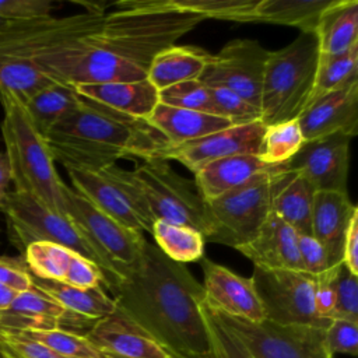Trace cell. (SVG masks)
I'll list each match as a JSON object with an SVG mask.
<instances>
[{
	"label": "cell",
	"mask_w": 358,
	"mask_h": 358,
	"mask_svg": "<svg viewBox=\"0 0 358 358\" xmlns=\"http://www.w3.org/2000/svg\"><path fill=\"white\" fill-rule=\"evenodd\" d=\"M115 6L88 29L62 20L38 25L0 59L32 63L53 81L71 87L137 81L147 77L158 52L204 21L173 0H120Z\"/></svg>",
	"instance_id": "obj_1"
},
{
	"label": "cell",
	"mask_w": 358,
	"mask_h": 358,
	"mask_svg": "<svg viewBox=\"0 0 358 358\" xmlns=\"http://www.w3.org/2000/svg\"><path fill=\"white\" fill-rule=\"evenodd\" d=\"M112 292L116 308L151 334L175 358H211L200 312L203 285L185 264L145 242L141 259L119 270Z\"/></svg>",
	"instance_id": "obj_2"
},
{
	"label": "cell",
	"mask_w": 358,
	"mask_h": 358,
	"mask_svg": "<svg viewBox=\"0 0 358 358\" xmlns=\"http://www.w3.org/2000/svg\"><path fill=\"white\" fill-rule=\"evenodd\" d=\"M45 141L55 161L80 171H102L129 157L152 159L168 144L145 120L84 96L48 131Z\"/></svg>",
	"instance_id": "obj_3"
},
{
	"label": "cell",
	"mask_w": 358,
	"mask_h": 358,
	"mask_svg": "<svg viewBox=\"0 0 358 358\" xmlns=\"http://www.w3.org/2000/svg\"><path fill=\"white\" fill-rule=\"evenodd\" d=\"M0 102L4 110L1 134L14 190L27 193L46 208L64 215V183L45 138L32 124L22 103L6 94H0Z\"/></svg>",
	"instance_id": "obj_4"
},
{
	"label": "cell",
	"mask_w": 358,
	"mask_h": 358,
	"mask_svg": "<svg viewBox=\"0 0 358 358\" xmlns=\"http://www.w3.org/2000/svg\"><path fill=\"white\" fill-rule=\"evenodd\" d=\"M319 55L316 35L302 32L287 46L270 52L260 98L264 126L298 119L309 105Z\"/></svg>",
	"instance_id": "obj_5"
},
{
	"label": "cell",
	"mask_w": 358,
	"mask_h": 358,
	"mask_svg": "<svg viewBox=\"0 0 358 358\" xmlns=\"http://www.w3.org/2000/svg\"><path fill=\"white\" fill-rule=\"evenodd\" d=\"M0 213L6 218L10 239L21 250L35 242L56 243L94 262L102 273L103 289L116 280L110 266L67 215L55 213L35 197L17 190L6 194Z\"/></svg>",
	"instance_id": "obj_6"
},
{
	"label": "cell",
	"mask_w": 358,
	"mask_h": 358,
	"mask_svg": "<svg viewBox=\"0 0 358 358\" xmlns=\"http://www.w3.org/2000/svg\"><path fill=\"white\" fill-rule=\"evenodd\" d=\"M277 169L278 165L217 199L203 201L204 241L236 250L248 243L271 213Z\"/></svg>",
	"instance_id": "obj_7"
},
{
	"label": "cell",
	"mask_w": 358,
	"mask_h": 358,
	"mask_svg": "<svg viewBox=\"0 0 358 358\" xmlns=\"http://www.w3.org/2000/svg\"><path fill=\"white\" fill-rule=\"evenodd\" d=\"M131 175L154 221L183 224L203 234V200L194 182L178 175L168 161L161 158L144 161Z\"/></svg>",
	"instance_id": "obj_8"
},
{
	"label": "cell",
	"mask_w": 358,
	"mask_h": 358,
	"mask_svg": "<svg viewBox=\"0 0 358 358\" xmlns=\"http://www.w3.org/2000/svg\"><path fill=\"white\" fill-rule=\"evenodd\" d=\"M252 282L260 299L264 319L281 326L302 324L327 329L315 306V275L296 270L255 267Z\"/></svg>",
	"instance_id": "obj_9"
},
{
	"label": "cell",
	"mask_w": 358,
	"mask_h": 358,
	"mask_svg": "<svg viewBox=\"0 0 358 358\" xmlns=\"http://www.w3.org/2000/svg\"><path fill=\"white\" fill-rule=\"evenodd\" d=\"M63 204L64 215L85 235L115 271L116 278L120 268L130 267L141 259L147 242L141 231L127 228L99 211L67 185L63 186Z\"/></svg>",
	"instance_id": "obj_10"
},
{
	"label": "cell",
	"mask_w": 358,
	"mask_h": 358,
	"mask_svg": "<svg viewBox=\"0 0 358 358\" xmlns=\"http://www.w3.org/2000/svg\"><path fill=\"white\" fill-rule=\"evenodd\" d=\"M213 310L255 358H333L326 345V329L302 324L281 326L266 319L250 322Z\"/></svg>",
	"instance_id": "obj_11"
},
{
	"label": "cell",
	"mask_w": 358,
	"mask_h": 358,
	"mask_svg": "<svg viewBox=\"0 0 358 358\" xmlns=\"http://www.w3.org/2000/svg\"><path fill=\"white\" fill-rule=\"evenodd\" d=\"M270 50L255 39L228 42L199 77L206 85H222L260 110L262 85Z\"/></svg>",
	"instance_id": "obj_12"
},
{
	"label": "cell",
	"mask_w": 358,
	"mask_h": 358,
	"mask_svg": "<svg viewBox=\"0 0 358 358\" xmlns=\"http://www.w3.org/2000/svg\"><path fill=\"white\" fill-rule=\"evenodd\" d=\"M264 124L257 120L246 124H234L196 140L180 144H166L159 148L154 158L173 159L196 173L206 165L232 155H259Z\"/></svg>",
	"instance_id": "obj_13"
},
{
	"label": "cell",
	"mask_w": 358,
	"mask_h": 358,
	"mask_svg": "<svg viewBox=\"0 0 358 358\" xmlns=\"http://www.w3.org/2000/svg\"><path fill=\"white\" fill-rule=\"evenodd\" d=\"M351 137L334 134L305 141L285 169L299 172L315 192H347Z\"/></svg>",
	"instance_id": "obj_14"
},
{
	"label": "cell",
	"mask_w": 358,
	"mask_h": 358,
	"mask_svg": "<svg viewBox=\"0 0 358 358\" xmlns=\"http://www.w3.org/2000/svg\"><path fill=\"white\" fill-rule=\"evenodd\" d=\"M94 322L67 312L56 301L36 288L20 292L0 310V331L27 333L62 329L85 336Z\"/></svg>",
	"instance_id": "obj_15"
},
{
	"label": "cell",
	"mask_w": 358,
	"mask_h": 358,
	"mask_svg": "<svg viewBox=\"0 0 358 358\" xmlns=\"http://www.w3.org/2000/svg\"><path fill=\"white\" fill-rule=\"evenodd\" d=\"M200 262L204 274L201 284L204 301L213 309L250 322L264 320V312L250 277H242L207 257Z\"/></svg>",
	"instance_id": "obj_16"
},
{
	"label": "cell",
	"mask_w": 358,
	"mask_h": 358,
	"mask_svg": "<svg viewBox=\"0 0 358 358\" xmlns=\"http://www.w3.org/2000/svg\"><path fill=\"white\" fill-rule=\"evenodd\" d=\"M85 337L105 358H171L172 355L143 327L117 308L92 323Z\"/></svg>",
	"instance_id": "obj_17"
},
{
	"label": "cell",
	"mask_w": 358,
	"mask_h": 358,
	"mask_svg": "<svg viewBox=\"0 0 358 358\" xmlns=\"http://www.w3.org/2000/svg\"><path fill=\"white\" fill-rule=\"evenodd\" d=\"M296 120L305 141L334 134L352 138L358 127V81L316 98Z\"/></svg>",
	"instance_id": "obj_18"
},
{
	"label": "cell",
	"mask_w": 358,
	"mask_h": 358,
	"mask_svg": "<svg viewBox=\"0 0 358 358\" xmlns=\"http://www.w3.org/2000/svg\"><path fill=\"white\" fill-rule=\"evenodd\" d=\"M357 211L347 192H315L310 235L323 246L330 267L343 262L344 239Z\"/></svg>",
	"instance_id": "obj_19"
},
{
	"label": "cell",
	"mask_w": 358,
	"mask_h": 358,
	"mask_svg": "<svg viewBox=\"0 0 358 358\" xmlns=\"http://www.w3.org/2000/svg\"><path fill=\"white\" fill-rule=\"evenodd\" d=\"M255 267L302 271L298 253V232L270 213L257 234L238 249Z\"/></svg>",
	"instance_id": "obj_20"
},
{
	"label": "cell",
	"mask_w": 358,
	"mask_h": 358,
	"mask_svg": "<svg viewBox=\"0 0 358 358\" xmlns=\"http://www.w3.org/2000/svg\"><path fill=\"white\" fill-rule=\"evenodd\" d=\"M78 95L116 112L145 120L158 105V90L147 80L74 85Z\"/></svg>",
	"instance_id": "obj_21"
},
{
	"label": "cell",
	"mask_w": 358,
	"mask_h": 358,
	"mask_svg": "<svg viewBox=\"0 0 358 358\" xmlns=\"http://www.w3.org/2000/svg\"><path fill=\"white\" fill-rule=\"evenodd\" d=\"M273 168V165H267L255 154L232 155L217 159L197 171L194 173V186L201 200L208 201L248 183Z\"/></svg>",
	"instance_id": "obj_22"
},
{
	"label": "cell",
	"mask_w": 358,
	"mask_h": 358,
	"mask_svg": "<svg viewBox=\"0 0 358 358\" xmlns=\"http://www.w3.org/2000/svg\"><path fill=\"white\" fill-rule=\"evenodd\" d=\"M315 189L296 171L278 165L273 176L271 213L298 234H310V213Z\"/></svg>",
	"instance_id": "obj_23"
},
{
	"label": "cell",
	"mask_w": 358,
	"mask_h": 358,
	"mask_svg": "<svg viewBox=\"0 0 358 358\" xmlns=\"http://www.w3.org/2000/svg\"><path fill=\"white\" fill-rule=\"evenodd\" d=\"M168 144H180L234 126L225 117L159 103L147 119Z\"/></svg>",
	"instance_id": "obj_24"
},
{
	"label": "cell",
	"mask_w": 358,
	"mask_h": 358,
	"mask_svg": "<svg viewBox=\"0 0 358 358\" xmlns=\"http://www.w3.org/2000/svg\"><path fill=\"white\" fill-rule=\"evenodd\" d=\"M210 59L211 53L201 48L172 45L152 57L145 78L158 91L182 81L199 80Z\"/></svg>",
	"instance_id": "obj_25"
},
{
	"label": "cell",
	"mask_w": 358,
	"mask_h": 358,
	"mask_svg": "<svg viewBox=\"0 0 358 358\" xmlns=\"http://www.w3.org/2000/svg\"><path fill=\"white\" fill-rule=\"evenodd\" d=\"M32 287L50 296L67 312L95 322L116 310L115 301L103 287L78 288L62 281L43 280L31 274Z\"/></svg>",
	"instance_id": "obj_26"
},
{
	"label": "cell",
	"mask_w": 358,
	"mask_h": 358,
	"mask_svg": "<svg viewBox=\"0 0 358 358\" xmlns=\"http://www.w3.org/2000/svg\"><path fill=\"white\" fill-rule=\"evenodd\" d=\"M319 52L334 55L358 43V1L330 0L315 31Z\"/></svg>",
	"instance_id": "obj_27"
},
{
	"label": "cell",
	"mask_w": 358,
	"mask_h": 358,
	"mask_svg": "<svg viewBox=\"0 0 358 358\" xmlns=\"http://www.w3.org/2000/svg\"><path fill=\"white\" fill-rule=\"evenodd\" d=\"M330 0H256L252 22L295 27L315 34L322 11Z\"/></svg>",
	"instance_id": "obj_28"
},
{
	"label": "cell",
	"mask_w": 358,
	"mask_h": 358,
	"mask_svg": "<svg viewBox=\"0 0 358 358\" xmlns=\"http://www.w3.org/2000/svg\"><path fill=\"white\" fill-rule=\"evenodd\" d=\"M80 101L81 95L77 94L74 87L55 81L36 92L22 106L38 133L45 138L48 131L69 115Z\"/></svg>",
	"instance_id": "obj_29"
},
{
	"label": "cell",
	"mask_w": 358,
	"mask_h": 358,
	"mask_svg": "<svg viewBox=\"0 0 358 358\" xmlns=\"http://www.w3.org/2000/svg\"><path fill=\"white\" fill-rule=\"evenodd\" d=\"M155 246L171 260L185 264L204 257V236L200 231L165 220H155L151 225Z\"/></svg>",
	"instance_id": "obj_30"
},
{
	"label": "cell",
	"mask_w": 358,
	"mask_h": 358,
	"mask_svg": "<svg viewBox=\"0 0 358 358\" xmlns=\"http://www.w3.org/2000/svg\"><path fill=\"white\" fill-rule=\"evenodd\" d=\"M355 81H358V43L341 53H320L310 102Z\"/></svg>",
	"instance_id": "obj_31"
},
{
	"label": "cell",
	"mask_w": 358,
	"mask_h": 358,
	"mask_svg": "<svg viewBox=\"0 0 358 358\" xmlns=\"http://www.w3.org/2000/svg\"><path fill=\"white\" fill-rule=\"evenodd\" d=\"M76 255L56 243L35 242L22 250V262L34 277L63 282Z\"/></svg>",
	"instance_id": "obj_32"
},
{
	"label": "cell",
	"mask_w": 358,
	"mask_h": 358,
	"mask_svg": "<svg viewBox=\"0 0 358 358\" xmlns=\"http://www.w3.org/2000/svg\"><path fill=\"white\" fill-rule=\"evenodd\" d=\"M305 138L298 120H285L264 127L259 158L267 165H281L291 159L302 147Z\"/></svg>",
	"instance_id": "obj_33"
},
{
	"label": "cell",
	"mask_w": 358,
	"mask_h": 358,
	"mask_svg": "<svg viewBox=\"0 0 358 358\" xmlns=\"http://www.w3.org/2000/svg\"><path fill=\"white\" fill-rule=\"evenodd\" d=\"M35 340L66 358H105V355L83 334L53 329L20 333Z\"/></svg>",
	"instance_id": "obj_34"
},
{
	"label": "cell",
	"mask_w": 358,
	"mask_h": 358,
	"mask_svg": "<svg viewBox=\"0 0 358 358\" xmlns=\"http://www.w3.org/2000/svg\"><path fill=\"white\" fill-rule=\"evenodd\" d=\"M200 312L208 336L211 358H255L245 344L220 322L204 299L200 303Z\"/></svg>",
	"instance_id": "obj_35"
},
{
	"label": "cell",
	"mask_w": 358,
	"mask_h": 358,
	"mask_svg": "<svg viewBox=\"0 0 358 358\" xmlns=\"http://www.w3.org/2000/svg\"><path fill=\"white\" fill-rule=\"evenodd\" d=\"M186 11L201 15L204 20H224L232 22H252L256 0H173Z\"/></svg>",
	"instance_id": "obj_36"
},
{
	"label": "cell",
	"mask_w": 358,
	"mask_h": 358,
	"mask_svg": "<svg viewBox=\"0 0 358 358\" xmlns=\"http://www.w3.org/2000/svg\"><path fill=\"white\" fill-rule=\"evenodd\" d=\"M159 103L217 115L208 88L200 80H189L158 91ZM218 116V115H217Z\"/></svg>",
	"instance_id": "obj_37"
},
{
	"label": "cell",
	"mask_w": 358,
	"mask_h": 358,
	"mask_svg": "<svg viewBox=\"0 0 358 358\" xmlns=\"http://www.w3.org/2000/svg\"><path fill=\"white\" fill-rule=\"evenodd\" d=\"M334 310L333 319L358 322V275L352 274L343 262L333 267Z\"/></svg>",
	"instance_id": "obj_38"
},
{
	"label": "cell",
	"mask_w": 358,
	"mask_h": 358,
	"mask_svg": "<svg viewBox=\"0 0 358 358\" xmlns=\"http://www.w3.org/2000/svg\"><path fill=\"white\" fill-rule=\"evenodd\" d=\"M211 101L218 116L232 124H246L260 120V110L222 85H207Z\"/></svg>",
	"instance_id": "obj_39"
},
{
	"label": "cell",
	"mask_w": 358,
	"mask_h": 358,
	"mask_svg": "<svg viewBox=\"0 0 358 358\" xmlns=\"http://www.w3.org/2000/svg\"><path fill=\"white\" fill-rule=\"evenodd\" d=\"M49 0H0V18L8 22H28L52 17Z\"/></svg>",
	"instance_id": "obj_40"
},
{
	"label": "cell",
	"mask_w": 358,
	"mask_h": 358,
	"mask_svg": "<svg viewBox=\"0 0 358 358\" xmlns=\"http://www.w3.org/2000/svg\"><path fill=\"white\" fill-rule=\"evenodd\" d=\"M326 345L331 355L358 354V322L345 319H333L324 331Z\"/></svg>",
	"instance_id": "obj_41"
},
{
	"label": "cell",
	"mask_w": 358,
	"mask_h": 358,
	"mask_svg": "<svg viewBox=\"0 0 358 358\" xmlns=\"http://www.w3.org/2000/svg\"><path fill=\"white\" fill-rule=\"evenodd\" d=\"M298 253L306 274L319 275L330 268L323 246L310 234H298Z\"/></svg>",
	"instance_id": "obj_42"
},
{
	"label": "cell",
	"mask_w": 358,
	"mask_h": 358,
	"mask_svg": "<svg viewBox=\"0 0 358 358\" xmlns=\"http://www.w3.org/2000/svg\"><path fill=\"white\" fill-rule=\"evenodd\" d=\"M63 282L78 288H95L102 287L103 277L99 267L94 262L76 255Z\"/></svg>",
	"instance_id": "obj_43"
},
{
	"label": "cell",
	"mask_w": 358,
	"mask_h": 358,
	"mask_svg": "<svg viewBox=\"0 0 358 358\" xmlns=\"http://www.w3.org/2000/svg\"><path fill=\"white\" fill-rule=\"evenodd\" d=\"M0 284L15 292H24L32 288L31 273L22 260L0 256Z\"/></svg>",
	"instance_id": "obj_44"
},
{
	"label": "cell",
	"mask_w": 358,
	"mask_h": 358,
	"mask_svg": "<svg viewBox=\"0 0 358 358\" xmlns=\"http://www.w3.org/2000/svg\"><path fill=\"white\" fill-rule=\"evenodd\" d=\"M315 306L319 317L331 322L334 310L333 267L319 275H315Z\"/></svg>",
	"instance_id": "obj_45"
},
{
	"label": "cell",
	"mask_w": 358,
	"mask_h": 358,
	"mask_svg": "<svg viewBox=\"0 0 358 358\" xmlns=\"http://www.w3.org/2000/svg\"><path fill=\"white\" fill-rule=\"evenodd\" d=\"M7 341V344L21 357V358H66L52 351L46 345L31 340L20 333H4L0 331Z\"/></svg>",
	"instance_id": "obj_46"
},
{
	"label": "cell",
	"mask_w": 358,
	"mask_h": 358,
	"mask_svg": "<svg viewBox=\"0 0 358 358\" xmlns=\"http://www.w3.org/2000/svg\"><path fill=\"white\" fill-rule=\"evenodd\" d=\"M343 264L358 275V211L352 215L343 246Z\"/></svg>",
	"instance_id": "obj_47"
},
{
	"label": "cell",
	"mask_w": 358,
	"mask_h": 358,
	"mask_svg": "<svg viewBox=\"0 0 358 358\" xmlns=\"http://www.w3.org/2000/svg\"><path fill=\"white\" fill-rule=\"evenodd\" d=\"M11 182V173H10V166L6 154L0 152V210H1V203L8 193V186Z\"/></svg>",
	"instance_id": "obj_48"
},
{
	"label": "cell",
	"mask_w": 358,
	"mask_h": 358,
	"mask_svg": "<svg viewBox=\"0 0 358 358\" xmlns=\"http://www.w3.org/2000/svg\"><path fill=\"white\" fill-rule=\"evenodd\" d=\"M20 292L13 291L11 288L0 284V310L6 309L7 306H10V303L14 301V298L18 295Z\"/></svg>",
	"instance_id": "obj_49"
},
{
	"label": "cell",
	"mask_w": 358,
	"mask_h": 358,
	"mask_svg": "<svg viewBox=\"0 0 358 358\" xmlns=\"http://www.w3.org/2000/svg\"><path fill=\"white\" fill-rule=\"evenodd\" d=\"M0 358H21L4 340L3 334L0 333Z\"/></svg>",
	"instance_id": "obj_50"
},
{
	"label": "cell",
	"mask_w": 358,
	"mask_h": 358,
	"mask_svg": "<svg viewBox=\"0 0 358 358\" xmlns=\"http://www.w3.org/2000/svg\"><path fill=\"white\" fill-rule=\"evenodd\" d=\"M11 25H13V22H8V21H4L0 18V34L6 32Z\"/></svg>",
	"instance_id": "obj_51"
},
{
	"label": "cell",
	"mask_w": 358,
	"mask_h": 358,
	"mask_svg": "<svg viewBox=\"0 0 358 358\" xmlns=\"http://www.w3.org/2000/svg\"><path fill=\"white\" fill-rule=\"evenodd\" d=\"M171 358H175V357H171Z\"/></svg>",
	"instance_id": "obj_52"
}]
</instances>
